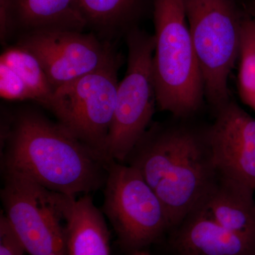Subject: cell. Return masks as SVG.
<instances>
[{"label": "cell", "instance_id": "cell-1", "mask_svg": "<svg viewBox=\"0 0 255 255\" xmlns=\"http://www.w3.org/2000/svg\"><path fill=\"white\" fill-rule=\"evenodd\" d=\"M125 163L141 174L159 198L172 228L209 196L219 177L209 125L172 117L151 124Z\"/></svg>", "mask_w": 255, "mask_h": 255}, {"label": "cell", "instance_id": "cell-2", "mask_svg": "<svg viewBox=\"0 0 255 255\" xmlns=\"http://www.w3.org/2000/svg\"><path fill=\"white\" fill-rule=\"evenodd\" d=\"M1 169L26 176L55 192L77 197L104 187L107 165L58 122L23 108L1 130Z\"/></svg>", "mask_w": 255, "mask_h": 255}, {"label": "cell", "instance_id": "cell-3", "mask_svg": "<svg viewBox=\"0 0 255 255\" xmlns=\"http://www.w3.org/2000/svg\"><path fill=\"white\" fill-rule=\"evenodd\" d=\"M152 14L157 107L176 118H194L205 92L184 1L153 0Z\"/></svg>", "mask_w": 255, "mask_h": 255}, {"label": "cell", "instance_id": "cell-4", "mask_svg": "<svg viewBox=\"0 0 255 255\" xmlns=\"http://www.w3.org/2000/svg\"><path fill=\"white\" fill-rule=\"evenodd\" d=\"M183 1L205 99L215 112L231 101L228 79L239 59L244 18L236 0Z\"/></svg>", "mask_w": 255, "mask_h": 255}, {"label": "cell", "instance_id": "cell-5", "mask_svg": "<svg viewBox=\"0 0 255 255\" xmlns=\"http://www.w3.org/2000/svg\"><path fill=\"white\" fill-rule=\"evenodd\" d=\"M127 71L119 83L113 122L109 135V163H125L128 156L152 124L157 107L153 74L155 38L138 27L125 36Z\"/></svg>", "mask_w": 255, "mask_h": 255}, {"label": "cell", "instance_id": "cell-6", "mask_svg": "<svg viewBox=\"0 0 255 255\" xmlns=\"http://www.w3.org/2000/svg\"><path fill=\"white\" fill-rule=\"evenodd\" d=\"M123 62L124 57L118 53L102 68L58 87L53 93L49 110L58 123L107 164L118 73Z\"/></svg>", "mask_w": 255, "mask_h": 255}, {"label": "cell", "instance_id": "cell-7", "mask_svg": "<svg viewBox=\"0 0 255 255\" xmlns=\"http://www.w3.org/2000/svg\"><path fill=\"white\" fill-rule=\"evenodd\" d=\"M104 187L103 213L126 249L140 251L172 229L163 204L136 169L111 161Z\"/></svg>", "mask_w": 255, "mask_h": 255}, {"label": "cell", "instance_id": "cell-8", "mask_svg": "<svg viewBox=\"0 0 255 255\" xmlns=\"http://www.w3.org/2000/svg\"><path fill=\"white\" fill-rule=\"evenodd\" d=\"M4 214L29 255H68L65 206L68 195L23 174L1 169Z\"/></svg>", "mask_w": 255, "mask_h": 255}, {"label": "cell", "instance_id": "cell-9", "mask_svg": "<svg viewBox=\"0 0 255 255\" xmlns=\"http://www.w3.org/2000/svg\"><path fill=\"white\" fill-rule=\"evenodd\" d=\"M41 63L54 90L107 65L118 53L115 43L95 33L68 29H41L18 36Z\"/></svg>", "mask_w": 255, "mask_h": 255}, {"label": "cell", "instance_id": "cell-10", "mask_svg": "<svg viewBox=\"0 0 255 255\" xmlns=\"http://www.w3.org/2000/svg\"><path fill=\"white\" fill-rule=\"evenodd\" d=\"M214 114L209 135L218 172L255 191V119L231 100Z\"/></svg>", "mask_w": 255, "mask_h": 255}, {"label": "cell", "instance_id": "cell-11", "mask_svg": "<svg viewBox=\"0 0 255 255\" xmlns=\"http://www.w3.org/2000/svg\"><path fill=\"white\" fill-rule=\"evenodd\" d=\"M83 31L86 24L75 0H0V40L41 29Z\"/></svg>", "mask_w": 255, "mask_h": 255}, {"label": "cell", "instance_id": "cell-12", "mask_svg": "<svg viewBox=\"0 0 255 255\" xmlns=\"http://www.w3.org/2000/svg\"><path fill=\"white\" fill-rule=\"evenodd\" d=\"M172 230L177 255H255V240L223 227L202 204Z\"/></svg>", "mask_w": 255, "mask_h": 255}, {"label": "cell", "instance_id": "cell-13", "mask_svg": "<svg viewBox=\"0 0 255 255\" xmlns=\"http://www.w3.org/2000/svg\"><path fill=\"white\" fill-rule=\"evenodd\" d=\"M55 90L41 63L30 50L16 43L0 55V96L7 101L30 100L50 110Z\"/></svg>", "mask_w": 255, "mask_h": 255}, {"label": "cell", "instance_id": "cell-14", "mask_svg": "<svg viewBox=\"0 0 255 255\" xmlns=\"http://www.w3.org/2000/svg\"><path fill=\"white\" fill-rule=\"evenodd\" d=\"M68 255H111L110 235L104 213L89 194L68 196L65 206Z\"/></svg>", "mask_w": 255, "mask_h": 255}, {"label": "cell", "instance_id": "cell-15", "mask_svg": "<svg viewBox=\"0 0 255 255\" xmlns=\"http://www.w3.org/2000/svg\"><path fill=\"white\" fill-rule=\"evenodd\" d=\"M153 0H75L86 28L104 41L116 43L132 28L138 27Z\"/></svg>", "mask_w": 255, "mask_h": 255}, {"label": "cell", "instance_id": "cell-16", "mask_svg": "<svg viewBox=\"0 0 255 255\" xmlns=\"http://www.w3.org/2000/svg\"><path fill=\"white\" fill-rule=\"evenodd\" d=\"M254 194L244 184L219 173L202 205L223 227L255 241Z\"/></svg>", "mask_w": 255, "mask_h": 255}, {"label": "cell", "instance_id": "cell-17", "mask_svg": "<svg viewBox=\"0 0 255 255\" xmlns=\"http://www.w3.org/2000/svg\"><path fill=\"white\" fill-rule=\"evenodd\" d=\"M238 60L240 97L255 112V28L252 18H244L243 21Z\"/></svg>", "mask_w": 255, "mask_h": 255}, {"label": "cell", "instance_id": "cell-18", "mask_svg": "<svg viewBox=\"0 0 255 255\" xmlns=\"http://www.w3.org/2000/svg\"><path fill=\"white\" fill-rule=\"evenodd\" d=\"M26 248L5 214L0 216V255H24Z\"/></svg>", "mask_w": 255, "mask_h": 255}, {"label": "cell", "instance_id": "cell-19", "mask_svg": "<svg viewBox=\"0 0 255 255\" xmlns=\"http://www.w3.org/2000/svg\"><path fill=\"white\" fill-rule=\"evenodd\" d=\"M132 255H151L148 254V253H145V252H143L142 251L135 252V253H132Z\"/></svg>", "mask_w": 255, "mask_h": 255}, {"label": "cell", "instance_id": "cell-20", "mask_svg": "<svg viewBox=\"0 0 255 255\" xmlns=\"http://www.w3.org/2000/svg\"><path fill=\"white\" fill-rule=\"evenodd\" d=\"M253 23H254L255 28V14L254 18H253Z\"/></svg>", "mask_w": 255, "mask_h": 255}]
</instances>
